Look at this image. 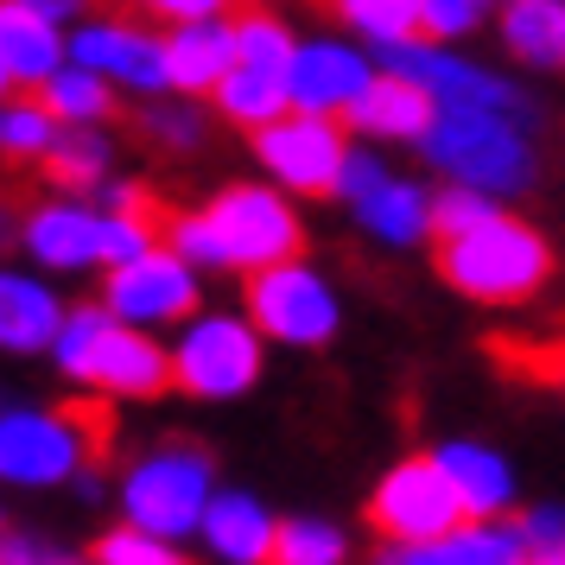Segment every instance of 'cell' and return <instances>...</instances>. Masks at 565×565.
I'll return each instance as SVG.
<instances>
[{
  "instance_id": "cell-1",
  "label": "cell",
  "mask_w": 565,
  "mask_h": 565,
  "mask_svg": "<svg viewBox=\"0 0 565 565\" xmlns=\"http://www.w3.org/2000/svg\"><path fill=\"white\" fill-rule=\"evenodd\" d=\"M159 242L184 267H198V274H235V280H248V274L274 267V260L306 255V216L267 179H230V184H216L204 204L172 210Z\"/></svg>"
},
{
  "instance_id": "cell-2",
  "label": "cell",
  "mask_w": 565,
  "mask_h": 565,
  "mask_svg": "<svg viewBox=\"0 0 565 565\" xmlns=\"http://www.w3.org/2000/svg\"><path fill=\"white\" fill-rule=\"evenodd\" d=\"M433 267H438V280L451 286L458 299H470V306L521 311L553 286L559 255H553V235L540 230L534 216L495 204L483 223H470L458 235H438Z\"/></svg>"
},
{
  "instance_id": "cell-3",
  "label": "cell",
  "mask_w": 565,
  "mask_h": 565,
  "mask_svg": "<svg viewBox=\"0 0 565 565\" xmlns=\"http://www.w3.org/2000/svg\"><path fill=\"white\" fill-rule=\"evenodd\" d=\"M45 362L64 387H77L83 401H103V407H153L172 394L166 387V337H147L108 318L96 299L64 306Z\"/></svg>"
},
{
  "instance_id": "cell-4",
  "label": "cell",
  "mask_w": 565,
  "mask_h": 565,
  "mask_svg": "<svg viewBox=\"0 0 565 565\" xmlns=\"http://www.w3.org/2000/svg\"><path fill=\"white\" fill-rule=\"evenodd\" d=\"M419 159L438 184L477 191L489 204H521L540 191V128L495 108H433L419 134Z\"/></svg>"
},
{
  "instance_id": "cell-5",
  "label": "cell",
  "mask_w": 565,
  "mask_h": 565,
  "mask_svg": "<svg viewBox=\"0 0 565 565\" xmlns=\"http://www.w3.org/2000/svg\"><path fill=\"white\" fill-rule=\"evenodd\" d=\"M153 242H159L153 216H121V210H96L89 198H57L52 191V198L20 210V242L13 248L45 280H83V274L134 260Z\"/></svg>"
},
{
  "instance_id": "cell-6",
  "label": "cell",
  "mask_w": 565,
  "mask_h": 565,
  "mask_svg": "<svg viewBox=\"0 0 565 565\" xmlns=\"http://www.w3.org/2000/svg\"><path fill=\"white\" fill-rule=\"evenodd\" d=\"M216 483H223L216 458L198 438H153V445H140V451L121 458V470L108 477V502L121 509V527L191 546L198 514H204Z\"/></svg>"
},
{
  "instance_id": "cell-7",
  "label": "cell",
  "mask_w": 565,
  "mask_h": 565,
  "mask_svg": "<svg viewBox=\"0 0 565 565\" xmlns=\"http://www.w3.org/2000/svg\"><path fill=\"white\" fill-rule=\"evenodd\" d=\"M267 382V343L242 318V306H198L166 337V387L198 407L248 401Z\"/></svg>"
},
{
  "instance_id": "cell-8",
  "label": "cell",
  "mask_w": 565,
  "mask_h": 565,
  "mask_svg": "<svg viewBox=\"0 0 565 565\" xmlns=\"http://www.w3.org/2000/svg\"><path fill=\"white\" fill-rule=\"evenodd\" d=\"M96 463V413L71 401H0V495H52Z\"/></svg>"
},
{
  "instance_id": "cell-9",
  "label": "cell",
  "mask_w": 565,
  "mask_h": 565,
  "mask_svg": "<svg viewBox=\"0 0 565 565\" xmlns=\"http://www.w3.org/2000/svg\"><path fill=\"white\" fill-rule=\"evenodd\" d=\"M242 318L267 350H331L343 331V292L318 260L292 255L242 280Z\"/></svg>"
},
{
  "instance_id": "cell-10",
  "label": "cell",
  "mask_w": 565,
  "mask_h": 565,
  "mask_svg": "<svg viewBox=\"0 0 565 565\" xmlns=\"http://www.w3.org/2000/svg\"><path fill=\"white\" fill-rule=\"evenodd\" d=\"M375 71L382 77L413 83L433 108H495V115H514V121H534L540 128V103L509 83L502 71H489L477 57L451 52V45H433V39H394V45H375Z\"/></svg>"
},
{
  "instance_id": "cell-11",
  "label": "cell",
  "mask_w": 565,
  "mask_h": 565,
  "mask_svg": "<svg viewBox=\"0 0 565 565\" xmlns=\"http://www.w3.org/2000/svg\"><path fill=\"white\" fill-rule=\"evenodd\" d=\"M96 306L108 318L134 324V331H147V337H172L191 311L204 306V274L184 267L166 242H153V248H140L134 260H121V267H103Z\"/></svg>"
},
{
  "instance_id": "cell-12",
  "label": "cell",
  "mask_w": 565,
  "mask_h": 565,
  "mask_svg": "<svg viewBox=\"0 0 565 565\" xmlns=\"http://www.w3.org/2000/svg\"><path fill=\"white\" fill-rule=\"evenodd\" d=\"M248 147H255L260 179L274 184V191H286L292 204H306V198H331L337 166L350 153V134H343V121L292 115L286 108L280 121H267V128L248 134Z\"/></svg>"
},
{
  "instance_id": "cell-13",
  "label": "cell",
  "mask_w": 565,
  "mask_h": 565,
  "mask_svg": "<svg viewBox=\"0 0 565 565\" xmlns=\"http://www.w3.org/2000/svg\"><path fill=\"white\" fill-rule=\"evenodd\" d=\"M362 521L375 527V540H433L445 527H458L463 514L451 502V489L438 477V463L426 451H407V458H394L369 483L362 495Z\"/></svg>"
},
{
  "instance_id": "cell-14",
  "label": "cell",
  "mask_w": 565,
  "mask_h": 565,
  "mask_svg": "<svg viewBox=\"0 0 565 565\" xmlns=\"http://www.w3.org/2000/svg\"><path fill=\"white\" fill-rule=\"evenodd\" d=\"M64 64H83L115 96H166V52L159 32L140 20H77V32H64Z\"/></svg>"
},
{
  "instance_id": "cell-15",
  "label": "cell",
  "mask_w": 565,
  "mask_h": 565,
  "mask_svg": "<svg viewBox=\"0 0 565 565\" xmlns=\"http://www.w3.org/2000/svg\"><path fill=\"white\" fill-rule=\"evenodd\" d=\"M369 83H375L369 45H350V39H292V57H286V108L292 115L343 121Z\"/></svg>"
},
{
  "instance_id": "cell-16",
  "label": "cell",
  "mask_w": 565,
  "mask_h": 565,
  "mask_svg": "<svg viewBox=\"0 0 565 565\" xmlns=\"http://www.w3.org/2000/svg\"><path fill=\"white\" fill-rule=\"evenodd\" d=\"M426 458L438 463V477H445V489H451V502H458L463 521H509L514 502H527V495H521L514 458L502 451V445L477 438V433L433 438Z\"/></svg>"
},
{
  "instance_id": "cell-17",
  "label": "cell",
  "mask_w": 565,
  "mask_h": 565,
  "mask_svg": "<svg viewBox=\"0 0 565 565\" xmlns=\"http://www.w3.org/2000/svg\"><path fill=\"white\" fill-rule=\"evenodd\" d=\"M274 527H280V514L274 502L248 483H216L210 489L204 514H198V534L191 546L204 553L210 565H267L274 553Z\"/></svg>"
},
{
  "instance_id": "cell-18",
  "label": "cell",
  "mask_w": 565,
  "mask_h": 565,
  "mask_svg": "<svg viewBox=\"0 0 565 565\" xmlns=\"http://www.w3.org/2000/svg\"><path fill=\"white\" fill-rule=\"evenodd\" d=\"M350 223H356L375 248H387V255L433 248V184L387 166L362 198H350Z\"/></svg>"
},
{
  "instance_id": "cell-19",
  "label": "cell",
  "mask_w": 565,
  "mask_h": 565,
  "mask_svg": "<svg viewBox=\"0 0 565 565\" xmlns=\"http://www.w3.org/2000/svg\"><path fill=\"white\" fill-rule=\"evenodd\" d=\"M64 306L71 299L57 292V280L32 274L26 260H0V356H45Z\"/></svg>"
},
{
  "instance_id": "cell-20",
  "label": "cell",
  "mask_w": 565,
  "mask_h": 565,
  "mask_svg": "<svg viewBox=\"0 0 565 565\" xmlns=\"http://www.w3.org/2000/svg\"><path fill=\"white\" fill-rule=\"evenodd\" d=\"M369 565H521L509 521H458L433 540H375Z\"/></svg>"
},
{
  "instance_id": "cell-21",
  "label": "cell",
  "mask_w": 565,
  "mask_h": 565,
  "mask_svg": "<svg viewBox=\"0 0 565 565\" xmlns=\"http://www.w3.org/2000/svg\"><path fill=\"white\" fill-rule=\"evenodd\" d=\"M159 52H166V96H184V103L210 96V89L223 83V71L235 64L230 13H216V20H184V26L159 32Z\"/></svg>"
},
{
  "instance_id": "cell-22",
  "label": "cell",
  "mask_w": 565,
  "mask_h": 565,
  "mask_svg": "<svg viewBox=\"0 0 565 565\" xmlns=\"http://www.w3.org/2000/svg\"><path fill=\"white\" fill-rule=\"evenodd\" d=\"M426 121H433V103H426L413 83L375 71V83H369L356 103H350V115H343V134L362 140V147H419Z\"/></svg>"
},
{
  "instance_id": "cell-23",
  "label": "cell",
  "mask_w": 565,
  "mask_h": 565,
  "mask_svg": "<svg viewBox=\"0 0 565 565\" xmlns=\"http://www.w3.org/2000/svg\"><path fill=\"white\" fill-rule=\"evenodd\" d=\"M57 64H64V26L0 0V77H7V89L39 96V83L52 77Z\"/></svg>"
},
{
  "instance_id": "cell-24",
  "label": "cell",
  "mask_w": 565,
  "mask_h": 565,
  "mask_svg": "<svg viewBox=\"0 0 565 565\" xmlns=\"http://www.w3.org/2000/svg\"><path fill=\"white\" fill-rule=\"evenodd\" d=\"M39 166H45V184L57 198H89L103 179H115L121 153H115V134L108 128H57L52 153Z\"/></svg>"
},
{
  "instance_id": "cell-25",
  "label": "cell",
  "mask_w": 565,
  "mask_h": 565,
  "mask_svg": "<svg viewBox=\"0 0 565 565\" xmlns=\"http://www.w3.org/2000/svg\"><path fill=\"white\" fill-rule=\"evenodd\" d=\"M502 45L527 71L565 64V0H509L502 7Z\"/></svg>"
},
{
  "instance_id": "cell-26",
  "label": "cell",
  "mask_w": 565,
  "mask_h": 565,
  "mask_svg": "<svg viewBox=\"0 0 565 565\" xmlns=\"http://www.w3.org/2000/svg\"><path fill=\"white\" fill-rule=\"evenodd\" d=\"M210 103H216V115L230 128L255 134V128H267V121L286 115V77L280 71H255V64H230L223 83L210 89Z\"/></svg>"
},
{
  "instance_id": "cell-27",
  "label": "cell",
  "mask_w": 565,
  "mask_h": 565,
  "mask_svg": "<svg viewBox=\"0 0 565 565\" xmlns=\"http://www.w3.org/2000/svg\"><path fill=\"white\" fill-rule=\"evenodd\" d=\"M115 89L103 77H89L83 64H57L52 77L39 83V108L52 115L57 128H108L115 121Z\"/></svg>"
},
{
  "instance_id": "cell-28",
  "label": "cell",
  "mask_w": 565,
  "mask_h": 565,
  "mask_svg": "<svg viewBox=\"0 0 565 565\" xmlns=\"http://www.w3.org/2000/svg\"><path fill=\"white\" fill-rule=\"evenodd\" d=\"M350 527L331 521V514H280V527H274V553L267 565H350Z\"/></svg>"
},
{
  "instance_id": "cell-29",
  "label": "cell",
  "mask_w": 565,
  "mask_h": 565,
  "mask_svg": "<svg viewBox=\"0 0 565 565\" xmlns=\"http://www.w3.org/2000/svg\"><path fill=\"white\" fill-rule=\"evenodd\" d=\"M57 121L39 108V96H0V159L7 166H39L52 153Z\"/></svg>"
},
{
  "instance_id": "cell-30",
  "label": "cell",
  "mask_w": 565,
  "mask_h": 565,
  "mask_svg": "<svg viewBox=\"0 0 565 565\" xmlns=\"http://www.w3.org/2000/svg\"><path fill=\"white\" fill-rule=\"evenodd\" d=\"M89 565H198L191 546L179 540H159V534H140V527H103L89 540Z\"/></svg>"
},
{
  "instance_id": "cell-31",
  "label": "cell",
  "mask_w": 565,
  "mask_h": 565,
  "mask_svg": "<svg viewBox=\"0 0 565 565\" xmlns=\"http://www.w3.org/2000/svg\"><path fill=\"white\" fill-rule=\"evenodd\" d=\"M331 7L369 52H375V45H394V39H419V26H413V0H331Z\"/></svg>"
},
{
  "instance_id": "cell-32",
  "label": "cell",
  "mask_w": 565,
  "mask_h": 565,
  "mask_svg": "<svg viewBox=\"0 0 565 565\" xmlns=\"http://www.w3.org/2000/svg\"><path fill=\"white\" fill-rule=\"evenodd\" d=\"M140 128H147V140L166 147V153H198L210 140V121L198 115V103H184V96H153V103L140 108Z\"/></svg>"
},
{
  "instance_id": "cell-33",
  "label": "cell",
  "mask_w": 565,
  "mask_h": 565,
  "mask_svg": "<svg viewBox=\"0 0 565 565\" xmlns=\"http://www.w3.org/2000/svg\"><path fill=\"white\" fill-rule=\"evenodd\" d=\"M235 39V64H255V71H280L286 77V57H292V26L280 13H242L230 20Z\"/></svg>"
},
{
  "instance_id": "cell-34",
  "label": "cell",
  "mask_w": 565,
  "mask_h": 565,
  "mask_svg": "<svg viewBox=\"0 0 565 565\" xmlns=\"http://www.w3.org/2000/svg\"><path fill=\"white\" fill-rule=\"evenodd\" d=\"M509 534H514V546H521V559H565V509H559V495L514 502Z\"/></svg>"
},
{
  "instance_id": "cell-35",
  "label": "cell",
  "mask_w": 565,
  "mask_h": 565,
  "mask_svg": "<svg viewBox=\"0 0 565 565\" xmlns=\"http://www.w3.org/2000/svg\"><path fill=\"white\" fill-rule=\"evenodd\" d=\"M489 20V0H413V26L433 45H451V39H470V32Z\"/></svg>"
},
{
  "instance_id": "cell-36",
  "label": "cell",
  "mask_w": 565,
  "mask_h": 565,
  "mask_svg": "<svg viewBox=\"0 0 565 565\" xmlns=\"http://www.w3.org/2000/svg\"><path fill=\"white\" fill-rule=\"evenodd\" d=\"M0 565H89V553L83 546H71V540L57 534H39V527H0Z\"/></svg>"
},
{
  "instance_id": "cell-37",
  "label": "cell",
  "mask_w": 565,
  "mask_h": 565,
  "mask_svg": "<svg viewBox=\"0 0 565 565\" xmlns=\"http://www.w3.org/2000/svg\"><path fill=\"white\" fill-rule=\"evenodd\" d=\"M134 13H147V20H166V26H184V20H216V13H230V0H121Z\"/></svg>"
},
{
  "instance_id": "cell-38",
  "label": "cell",
  "mask_w": 565,
  "mask_h": 565,
  "mask_svg": "<svg viewBox=\"0 0 565 565\" xmlns=\"http://www.w3.org/2000/svg\"><path fill=\"white\" fill-rule=\"evenodd\" d=\"M13 7H26V13H39V20H52V26H77L89 0H13Z\"/></svg>"
},
{
  "instance_id": "cell-39",
  "label": "cell",
  "mask_w": 565,
  "mask_h": 565,
  "mask_svg": "<svg viewBox=\"0 0 565 565\" xmlns=\"http://www.w3.org/2000/svg\"><path fill=\"white\" fill-rule=\"evenodd\" d=\"M64 489H71L77 502H89V509H96V502H108V477L96 470V463H83V470H77V477H71Z\"/></svg>"
},
{
  "instance_id": "cell-40",
  "label": "cell",
  "mask_w": 565,
  "mask_h": 565,
  "mask_svg": "<svg viewBox=\"0 0 565 565\" xmlns=\"http://www.w3.org/2000/svg\"><path fill=\"white\" fill-rule=\"evenodd\" d=\"M13 242H20V210H13V204H0V255H7Z\"/></svg>"
},
{
  "instance_id": "cell-41",
  "label": "cell",
  "mask_w": 565,
  "mask_h": 565,
  "mask_svg": "<svg viewBox=\"0 0 565 565\" xmlns=\"http://www.w3.org/2000/svg\"><path fill=\"white\" fill-rule=\"evenodd\" d=\"M521 565H565V559H521Z\"/></svg>"
},
{
  "instance_id": "cell-42",
  "label": "cell",
  "mask_w": 565,
  "mask_h": 565,
  "mask_svg": "<svg viewBox=\"0 0 565 565\" xmlns=\"http://www.w3.org/2000/svg\"><path fill=\"white\" fill-rule=\"evenodd\" d=\"M0 527H7V502H0Z\"/></svg>"
},
{
  "instance_id": "cell-43",
  "label": "cell",
  "mask_w": 565,
  "mask_h": 565,
  "mask_svg": "<svg viewBox=\"0 0 565 565\" xmlns=\"http://www.w3.org/2000/svg\"><path fill=\"white\" fill-rule=\"evenodd\" d=\"M0 96H13V89H7V77H0Z\"/></svg>"
},
{
  "instance_id": "cell-44",
  "label": "cell",
  "mask_w": 565,
  "mask_h": 565,
  "mask_svg": "<svg viewBox=\"0 0 565 565\" xmlns=\"http://www.w3.org/2000/svg\"><path fill=\"white\" fill-rule=\"evenodd\" d=\"M489 7H495V0H489ZM502 7H509V0H502Z\"/></svg>"
}]
</instances>
